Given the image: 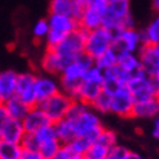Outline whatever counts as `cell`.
I'll return each instance as SVG.
<instances>
[{
  "mask_svg": "<svg viewBox=\"0 0 159 159\" xmlns=\"http://www.w3.org/2000/svg\"><path fill=\"white\" fill-rule=\"evenodd\" d=\"M133 105H134V101L132 97V93L128 91L127 87H118L111 93L110 113H113L120 118H131Z\"/></svg>",
  "mask_w": 159,
  "mask_h": 159,
  "instance_id": "cell-9",
  "label": "cell"
},
{
  "mask_svg": "<svg viewBox=\"0 0 159 159\" xmlns=\"http://www.w3.org/2000/svg\"><path fill=\"white\" fill-rule=\"evenodd\" d=\"M94 142L85 137V136H76L74 137L73 140H71L69 144L66 145L69 148V150L71 152V154L73 155H78V157H83L85 154V152L91 148V145H93Z\"/></svg>",
  "mask_w": 159,
  "mask_h": 159,
  "instance_id": "cell-26",
  "label": "cell"
},
{
  "mask_svg": "<svg viewBox=\"0 0 159 159\" xmlns=\"http://www.w3.org/2000/svg\"><path fill=\"white\" fill-rule=\"evenodd\" d=\"M141 42L144 44H159V18L155 17L149 25L140 30Z\"/></svg>",
  "mask_w": 159,
  "mask_h": 159,
  "instance_id": "cell-24",
  "label": "cell"
},
{
  "mask_svg": "<svg viewBox=\"0 0 159 159\" xmlns=\"http://www.w3.org/2000/svg\"><path fill=\"white\" fill-rule=\"evenodd\" d=\"M141 71L150 78H159V44H144L137 52Z\"/></svg>",
  "mask_w": 159,
  "mask_h": 159,
  "instance_id": "cell-7",
  "label": "cell"
},
{
  "mask_svg": "<svg viewBox=\"0 0 159 159\" xmlns=\"http://www.w3.org/2000/svg\"><path fill=\"white\" fill-rule=\"evenodd\" d=\"M153 9L154 11L159 9V0H153Z\"/></svg>",
  "mask_w": 159,
  "mask_h": 159,
  "instance_id": "cell-48",
  "label": "cell"
},
{
  "mask_svg": "<svg viewBox=\"0 0 159 159\" xmlns=\"http://www.w3.org/2000/svg\"><path fill=\"white\" fill-rule=\"evenodd\" d=\"M125 87L132 93L134 102L157 98L159 96V78H150L141 70L131 75Z\"/></svg>",
  "mask_w": 159,
  "mask_h": 159,
  "instance_id": "cell-2",
  "label": "cell"
},
{
  "mask_svg": "<svg viewBox=\"0 0 159 159\" xmlns=\"http://www.w3.org/2000/svg\"><path fill=\"white\" fill-rule=\"evenodd\" d=\"M17 74L14 70H4L0 73V96L4 101L16 96Z\"/></svg>",
  "mask_w": 159,
  "mask_h": 159,
  "instance_id": "cell-19",
  "label": "cell"
},
{
  "mask_svg": "<svg viewBox=\"0 0 159 159\" xmlns=\"http://www.w3.org/2000/svg\"><path fill=\"white\" fill-rule=\"evenodd\" d=\"M74 62L78 63V65L80 66L82 69H84L85 71L88 69H91L92 66H94V60L91 57L89 54H87L85 52H82V53H79L78 56H75Z\"/></svg>",
  "mask_w": 159,
  "mask_h": 159,
  "instance_id": "cell-39",
  "label": "cell"
},
{
  "mask_svg": "<svg viewBox=\"0 0 159 159\" xmlns=\"http://www.w3.org/2000/svg\"><path fill=\"white\" fill-rule=\"evenodd\" d=\"M73 124L75 136H85L93 142H96L101 129L104 128L100 115L91 107H88L82 115H79L75 120H73Z\"/></svg>",
  "mask_w": 159,
  "mask_h": 159,
  "instance_id": "cell-4",
  "label": "cell"
},
{
  "mask_svg": "<svg viewBox=\"0 0 159 159\" xmlns=\"http://www.w3.org/2000/svg\"><path fill=\"white\" fill-rule=\"evenodd\" d=\"M22 149H27V150H38L39 148V142L38 140L35 139V136L33 133H25V136H23L21 144Z\"/></svg>",
  "mask_w": 159,
  "mask_h": 159,
  "instance_id": "cell-40",
  "label": "cell"
},
{
  "mask_svg": "<svg viewBox=\"0 0 159 159\" xmlns=\"http://www.w3.org/2000/svg\"><path fill=\"white\" fill-rule=\"evenodd\" d=\"M111 47H113V39H111L109 31L105 27H98L96 30L87 33L84 52L89 54L93 60H96L98 56L104 54Z\"/></svg>",
  "mask_w": 159,
  "mask_h": 159,
  "instance_id": "cell-5",
  "label": "cell"
},
{
  "mask_svg": "<svg viewBox=\"0 0 159 159\" xmlns=\"http://www.w3.org/2000/svg\"><path fill=\"white\" fill-rule=\"evenodd\" d=\"M101 91H102V88H101L100 84H94V83H89V82L83 80V83L80 85V89H79L78 100L89 106L94 101V98L101 93Z\"/></svg>",
  "mask_w": 159,
  "mask_h": 159,
  "instance_id": "cell-23",
  "label": "cell"
},
{
  "mask_svg": "<svg viewBox=\"0 0 159 159\" xmlns=\"http://www.w3.org/2000/svg\"><path fill=\"white\" fill-rule=\"evenodd\" d=\"M102 16H104V9L87 5L82 16L78 18V27L84 30L85 33L102 27Z\"/></svg>",
  "mask_w": 159,
  "mask_h": 159,
  "instance_id": "cell-14",
  "label": "cell"
},
{
  "mask_svg": "<svg viewBox=\"0 0 159 159\" xmlns=\"http://www.w3.org/2000/svg\"><path fill=\"white\" fill-rule=\"evenodd\" d=\"M124 159H146V158L139 152H132V150H129Z\"/></svg>",
  "mask_w": 159,
  "mask_h": 159,
  "instance_id": "cell-47",
  "label": "cell"
},
{
  "mask_svg": "<svg viewBox=\"0 0 159 159\" xmlns=\"http://www.w3.org/2000/svg\"><path fill=\"white\" fill-rule=\"evenodd\" d=\"M88 107H89L88 105H85L84 102L79 101V100L71 101V104H70V106L67 109V113H66V116L65 118L66 119H70V120H75V119L79 115H82Z\"/></svg>",
  "mask_w": 159,
  "mask_h": 159,
  "instance_id": "cell-34",
  "label": "cell"
},
{
  "mask_svg": "<svg viewBox=\"0 0 159 159\" xmlns=\"http://www.w3.org/2000/svg\"><path fill=\"white\" fill-rule=\"evenodd\" d=\"M48 123H49V120L47 119L45 114L38 105L30 107L26 116L22 119V125H23V128H25L26 133H34L35 131L40 128V127L48 124Z\"/></svg>",
  "mask_w": 159,
  "mask_h": 159,
  "instance_id": "cell-16",
  "label": "cell"
},
{
  "mask_svg": "<svg viewBox=\"0 0 159 159\" xmlns=\"http://www.w3.org/2000/svg\"><path fill=\"white\" fill-rule=\"evenodd\" d=\"M73 62L71 60L63 57L60 54L56 49H47L45 54L42 58V69L49 75H60L62 70L65 69L67 65Z\"/></svg>",
  "mask_w": 159,
  "mask_h": 159,
  "instance_id": "cell-13",
  "label": "cell"
},
{
  "mask_svg": "<svg viewBox=\"0 0 159 159\" xmlns=\"http://www.w3.org/2000/svg\"><path fill=\"white\" fill-rule=\"evenodd\" d=\"M35 139L38 140V142H44V141H48V140H53V139H57L56 137V131H54V124L48 123L43 127H40L38 131H35L34 133Z\"/></svg>",
  "mask_w": 159,
  "mask_h": 159,
  "instance_id": "cell-32",
  "label": "cell"
},
{
  "mask_svg": "<svg viewBox=\"0 0 159 159\" xmlns=\"http://www.w3.org/2000/svg\"><path fill=\"white\" fill-rule=\"evenodd\" d=\"M128 152H129L128 148H125L124 145H120V144H116L115 146L109 149L105 159H124Z\"/></svg>",
  "mask_w": 159,
  "mask_h": 159,
  "instance_id": "cell-38",
  "label": "cell"
},
{
  "mask_svg": "<svg viewBox=\"0 0 159 159\" xmlns=\"http://www.w3.org/2000/svg\"><path fill=\"white\" fill-rule=\"evenodd\" d=\"M54 131H56V137L58 139V141L62 145H67L74 137H76L73 120L66 119V118H63L62 120L54 123Z\"/></svg>",
  "mask_w": 159,
  "mask_h": 159,
  "instance_id": "cell-21",
  "label": "cell"
},
{
  "mask_svg": "<svg viewBox=\"0 0 159 159\" xmlns=\"http://www.w3.org/2000/svg\"><path fill=\"white\" fill-rule=\"evenodd\" d=\"M74 0H51L49 3V13L57 14H67L71 17Z\"/></svg>",
  "mask_w": 159,
  "mask_h": 159,
  "instance_id": "cell-30",
  "label": "cell"
},
{
  "mask_svg": "<svg viewBox=\"0 0 159 159\" xmlns=\"http://www.w3.org/2000/svg\"><path fill=\"white\" fill-rule=\"evenodd\" d=\"M66 35H63L61 33H57V31L49 30V33L45 36V44H47V49H56L57 47L61 44V42L65 39Z\"/></svg>",
  "mask_w": 159,
  "mask_h": 159,
  "instance_id": "cell-37",
  "label": "cell"
},
{
  "mask_svg": "<svg viewBox=\"0 0 159 159\" xmlns=\"http://www.w3.org/2000/svg\"><path fill=\"white\" fill-rule=\"evenodd\" d=\"M116 65L120 67L127 74L133 75L141 70L140 61L137 57V53H129V52H119L118 56V63Z\"/></svg>",
  "mask_w": 159,
  "mask_h": 159,
  "instance_id": "cell-20",
  "label": "cell"
},
{
  "mask_svg": "<svg viewBox=\"0 0 159 159\" xmlns=\"http://www.w3.org/2000/svg\"><path fill=\"white\" fill-rule=\"evenodd\" d=\"M87 5L88 7H94V8H101V9H105L106 7V0H85Z\"/></svg>",
  "mask_w": 159,
  "mask_h": 159,
  "instance_id": "cell-45",
  "label": "cell"
},
{
  "mask_svg": "<svg viewBox=\"0 0 159 159\" xmlns=\"http://www.w3.org/2000/svg\"><path fill=\"white\" fill-rule=\"evenodd\" d=\"M70 104H71V100L63 92L60 91L58 93H56L54 96L49 97L48 100L40 102L38 106L40 107L42 111L45 114L49 123L54 124V123L62 120V119L66 116Z\"/></svg>",
  "mask_w": 159,
  "mask_h": 159,
  "instance_id": "cell-6",
  "label": "cell"
},
{
  "mask_svg": "<svg viewBox=\"0 0 159 159\" xmlns=\"http://www.w3.org/2000/svg\"><path fill=\"white\" fill-rule=\"evenodd\" d=\"M47 22H48L49 30L57 31V33H61L63 35H67L78 29V21L67 14L49 13Z\"/></svg>",
  "mask_w": 159,
  "mask_h": 159,
  "instance_id": "cell-15",
  "label": "cell"
},
{
  "mask_svg": "<svg viewBox=\"0 0 159 159\" xmlns=\"http://www.w3.org/2000/svg\"><path fill=\"white\" fill-rule=\"evenodd\" d=\"M60 92V84L54 78L48 75H36L34 83V93L36 98V104L48 100Z\"/></svg>",
  "mask_w": 159,
  "mask_h": 159,
  "instance_id": "cell-12",
  "label": "cell"
},
{
  "mask_svg": "<svg viewBox=\"0 0 159 159\" xmlns=\"http://www.w3.org/2000/svg\"><path fill=\"white\" fill-rule=\"evenodd\" d=\"M110 104H111V94L101 91V93L94 98V101L89 105V107L100 115V114L110 113Z\"/></svg>",
  "mask_w": 159,
  "mask_h": 159,
  "instance_id": "cell-28",
  "label": "cell"
},
{
  "mask_svg": "<svg viewBox=\"0 0 159 159\" xmlns=\"http://www.w3.org/2000/svg\"><path fill=\"white\" fill-rule=\"evenodd\" d=\"M0 140H2V139H0Z\"/></svg>",
  "mask_w": 159,
  "mask_h": 159,
  "instance_id": "cell-52",
  "label": "cell"
},
{
  "mask_svg": "<svg viewBox=\"0 0 159 159\" xmlns=\"http://www.w3.org/2000/svg\"><path fill=\"white\" fill-rule=\"evenodd\" d=\"M87 33L82 29H76L73 33H70L65 36V39L61 42V44L56 48L60 54L66 57L71 61H74L75 56L84 52V43H85Z\"/></svg>",
  "mask_w": 159,
  "mask_h": 159,
  "instance_id": "cell-8",
  "label": "cell"
},
{
  "mask_svg": "<svg viewBox=\"0 0 159 159\" xmlns=\"http://www.w3.org/2000/svg\"><path fill=\"white\" fill-rule=\"evenodd\" d=\"M3 104H4V106H5L7 111H8V114H9L11 119H14V120H20V122H22V119L26 116L27 111L30 109L29 106H26L21 100H18L16 96L5 100Z\"/></svg>",
  "mask_w": 159,
  "mask_h": 159,
  "instance_id": "cell-22",
  "label": "cell"
},
{
  "mask_svg": "<svg viewBox=\"0 0 159 159\" xmlns=\"http://www.w3.org/2000/svg\"><path fill=\"white\" fill-rule=\"evenodd\" d=\"M25 128L22 125V122L9 119L2 129H0V139L3 141L14 142V144H21V141L25 136Z\"/></svg>",
  "mask_w": 159,
  "mask_h": 159,
  "instance_id": "cell-17",
  "label": "cell"
},
{
  "mask_svg": "<svg viewBox=\"0 0 159 159\" xmlns=\"http://www.w3.org/2000/svg\"><path fill=\"white\" fill-rule=\"evenodd\" d=\"M20 159H43L40 153L38 150H27V149H22V153Z\"/></svg>",
  "mask_w": 159,
  "mask_h": 159,
  "instance_id": "cell-42",
  "label": "cell"
},
{
  "mask_svg": "<svg viewBox=\"0 0 159 159\" xmlns=\"http://www.w3.org/2000/svg\"><path fill=\"white\" fill-rule=\"evenodd\" d=\"M84 74L85 70L74 61L67 65L60 74V91L65 93L71 101H75L79 97V89L83 83Z\"/></svg>",
  "mask_w": 159,
  "mask_h": 159,
  "instance_id": "cell-3",
  "label": "cell"
},
{
  "mask_svg": "<svg viewBox=\"0 0 159 159\" xmlns=\"http://www.w3.org/2000/svg\"><path fill=\"white\" fill-rule=\"evenodd\" d=\"M70 159H83V157H78V155H73Z\"/></svg>",
  "mask_w": 159,
  "mask_h": 159,
  "instance_id": "cell-49",
  "label": "cell"
},
{
  "mask_svg": "<svg viewBox=\"0 0 159 159\" xmlns=\"http://www.w3.org/2000/svg\"><path fill=\"white\" fill-rule=\"evenodd\" d=\"M159 114V98H152L141 102H134L131 118L154 119Z\"/></svg>",
  "mask_w": 159,
  "mask_h": 159,
  "instance_id": "cell-18",
  "label": "cell"
},
{
  "mask_svg": "<svg viewBox=\"0 0 159 159\" xmlns=\"http://www.w3.org/2000/svg\"><path fill=\"white\" fill-rule=\"evenodd\" d=\"M85 8H87V2L85 0H74L73 11H71V17L78 21V18L82 16V13L84 12Z\"/></svg>",
  "mask_w": 159,
  "mask_h": 159,
  "instance_id": "cell-41",
  "label": "cell"
},
{
  "mask_svg": "<svg viewBox=\"0 0 159 159\" xmlns=\"http://www.w3.org/2000/svg\"><path fill=\"white\" fill-rule=\"evenodd\" d=\"M109 149L102 146L97 142H94L93 145H91V148L87 150L85 154L83 155V159H105L107 155Z\"/></svg>",
  "mask_w": 159,
  "mask_h": 159,
  "instance_id": "cell-33",
  "label": "cell"
},
{
  "mask_svg": "<svg viewBox=\"0 0 159 159\" xmlns=\"http://www.w3.org/2000/svg\"><path fill=\"white\" fill-rule=\"evenodd\" d=\"M141 45H142L141 34L140 30H136V27L123 30L119 38L113 43V47L118 52H129V53H137Z\"/></svg>",
  "mask_w": 159,
  "mask_h": 159,
  "instance_id": "cell-11",
  "label": "cell"
},
{
  "mask_svg": "<svg viewBox=\"0 0 159 159\" xmlns=\"http://www.w3.org/2000/svg\"><path fill=\"white\" fill-rule=\"evenodd\" d=\"M3 102H4V100L2 98V96H0V105H2V104H3Z\"/></svg>",
  "mask_w": 159,
  "mask_h": 159,
  "instance_id": "cell-51",
  "label": "cell"
},
{
  "mask_svg": "<svg viewBox=\"0 0 159 159\" xmlns=\"http://www.w3.org/2000/svg\"><path fill=\"white\" fill-rule=\"evenodd\" d=\"M96 142L100 144V145H102V146L107 148V149H111L113 146H115L118 144V134L114 131L107 129V128L104 127V128L101 129Z\"/></svg>",
  "mask_w": 159,
  "mask_h": 159,
  "instance_id": "cell-31",
  "label": "cell"
},
{
  "mask_svg": "<svg viewBox=\"0 0 159 159\" xmlns=\"http://www.w3.org/2000/svg\"><path fill=\"white\" fill-rule=\"evenodd\" d=\"M84 82H89V83H94V84H100L102 85V82H104V71L100 70L96 66H92L91 69H88L85 71L84 78H83Z\"/></svg>",
  "mask_w": 159,
  "mask_h": 159,
  "instance_id": "cell-35",
  "label": "cell"
},
{
  "mask_svg": "<svg viewBox=\"0 0 159 159\" xmlns=\"http://www.w3.org/2000/svg\"><path fill=\"white\" fill-rule=\"evenodd\" d=\"M118 56H119V52L114 47H111L109 51H106L104 54L98 56V57L94 60V66L98 67L102 71L107 70L110 67H114L118 63Z\"/></svg>",
  "mask_w": 159,
  "mask_h": 159,
  "instance_id": "cell-25",
  "label": "cell"
},
{
  "mask_svg": "<svg viewBox=\"0 0 159 159\" xmlns=\"http://www.w3.org/2000/svg\"><path fill=\"white\" fill-rule=\"evenodd\" d=\"M152 136L154 139H159V118H154V122H153V128H152Z\"/></svg>",
  "mask_w": 159,
  "mask_h": 159,
  "instance_id": "cell-46",
  "label": "cell"
},
{
  "mask_svg": "<svg viewBox=\"0 0 159 159\" xmlns=\"http://www.w3.org/2000/svg\"><path fill=\"white\" fill-rule=\"evenodd\" d=\"M48 33H49V26H48L47 20H44V18L36 21V23L33 26V36L39 42L44 40Z\"/></svg>",
  "mask_w": 159,
  "mask_h": 159,
  "instance_id": "cell-36",
  "label": "cell"
},
{
  "mask_svg": "<svg viewBox=\"0 0 159 159\" xmlns=\"http://www.w3.org/2000/svg\"><path fill=\"white\" fill-rule=\"evenodd\" d=\"M102 27L105 29H133L134 20L131 13V0H116L107 3L104 16H102Z\"/></svg>",
  "mask_w": 159,
  "mask_h": 159,
  "instance_id": "cell-1",
  "label": "cell"
},
{
  "mask_svg": "<svg viewBox=\"0 0 159 159\" xmlns=\"http://www.w3.org/2000/svg\"><path fill=\"white\" fill-rule=\"evenodd\" d=\"M9 119H11L9 114H8V111H7L5 106H4V104H2V105H0V129L3 128L4 124L9 120Z\"/></svg>",
  "mask_w": 159,
  "mask_h": 159,
  "instance_id": "cell-44",
  "label": "cell"
},
{
  "mask_svg": "<svg viewBox=\"0 0 159 159\" xmlns=\"http://www.w3.org/2000/svg\"><path fill=\"white\" fill-rule=\"evenodd\" d=\"M62 146V144L58 141V139H53V140H48L39 144L38 152L40 153L43 159H52L56 153L60 150V148Z\"/></svg>",
  "mask_w": 159,
  "mask_h": 159,
  "instance_id": "cell-29",
  "label": "cell"
},
{
  "mask_svg": "<svg viewBox=\"0 0 159 159\" xmlns=\"http://www.w3.org/2000/svg\"><path fill=\"white\" fill-rule=\"evenodd\" d=\"M71 157H73V154H71V152L69 150V148L66 145H62L60 148V150L57 153H56V155L52 158V159H70Z\"/></svg>",
  "mask_w": 159,
  "mask_h": 159,
  "instance_id": "cell-43",
  "label": "cell"
},
{
  "mask_svg": "<svg viewBox=\"0 0 159 159\" xmlns=\"http://www.w3.org/2000/svg\"><path fill=\"white\" fill-rule=\"evenodd\" d=\"M22 146L14 142L0 140V159H20Z\"/></svg>",
  "mask_w": 159,
  "mask_h": 159,
  "instance_id": "cell-27",
  "label": "cell"
},
{
  "mask_svg": "<svg viewBox=\"0 0 159 159\" xmlns=\"http://www.w3.org/2000/svg\"><path fill=\"white\" fill-rule=\"evenodd\" d=\"M35 74L31 71L17 74V83H16V97L21 100L29 107L36 106V98L34 93Z\"/></svg>",
  "mask_w": 159,
  "mask_h": 159,
  "instance_id": "cell-10",
  "label": "cell"
},
{
  "mask_svg": "<svg viewBox=\"0 0 159 159\" xmlns=\"http://www.w3.org/2000/svg\"><path fill=\"white\" fill-rule=\"evenodd\" d=\"M113 2H116V0H106V3H113Z\"/></svg>",
  "mask_w": 159,
  "mask_h": 159,
  "instance_id": "cell-50",
  "label": "cell"
}]
</instances>
